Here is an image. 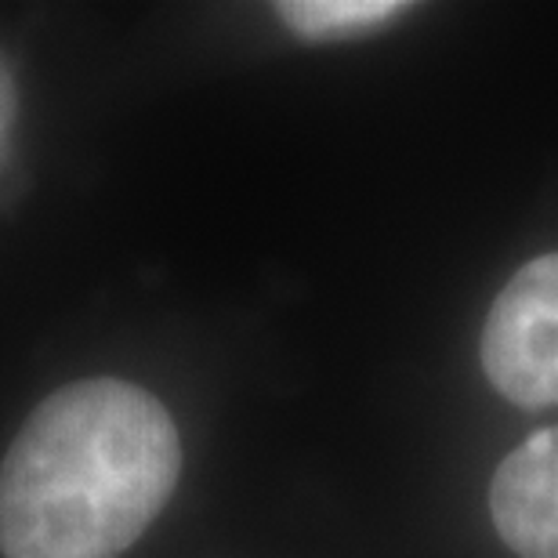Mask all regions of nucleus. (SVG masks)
Instances as JSON below:
<instances>
[{
  "label": "nucleus",
  "mask_w": 558,
  "mask_h": 558,
  "mask_svg": "<svg viewBox=\"0 0 558 558\" xmlns=\"http://www.w3.org/2000/svg\"><path fill=\"white\" fill-rule=\"evenodd\" d=\"M182 439L167 407L120 377L51 392L0 461V555L120 558L171 500Z\"/></svg>",
  "instance_id": "obj_1"
},
{
  "label": "nucleus",
  "mask_w": 558,
  "mask_h": 558,
  "mask_svg": "<svg viewBox=\"0 0 558 558\" xmlns=\"http://www.w3.org/2000/svg\"><path fill=\"white\" fill-rule=\"evenodd\" d=\"M407 11L410 4L403 0H287V4H276L283 26L305 40H344L355 33L381 29L403 19Z\"/></svg>",
  "instance_id": "obj_4"
},
{
  "label": "nucleus",
  "mask_w": 558,
  "mask_h": 558,
  "mask_svg": "<svg viewBox=\"0 0 558 558\" xmlns=\"http://www.w3.org/2000/svg\"><path fill=\"white\" fill-rule=\"evenodd\" d=\"M483 371L508 403H558V251L526 262L500 290L483 327Z\"/></svg>",
  "instance_id": "obj_2"
},
{
  "label": "nucleus",
  "mask_w": 558,
  "mask_h": 558,
  "mask_svg": "<svg viewBox=\"0 0 558 558\" xmlns=\"http://www.w3.org/2000/svg\"><path fill=\"white\" fill-rule=\"evenodd\" d=\"M500 541L519 558H558V424L533 432L489 483Z\"/></svg>",
  "instance_id": "obj_3"
}]
</instances>
